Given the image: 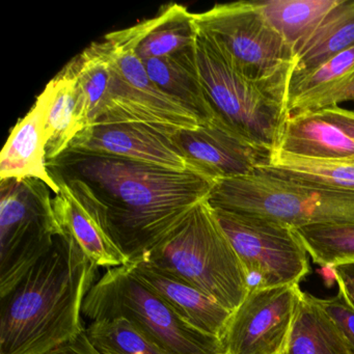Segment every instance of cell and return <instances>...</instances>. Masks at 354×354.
<instances>
[{
    "mask_svg": "<svg viewBox=\"0 0 354 354\" xmlns=\"http://www.w3.org/2000/svg\"><path fill=\"white\" fill-rule=\"evenodd\" d=\"M301 294L299 285L248 291L225 329V354H285Z\"/></svg>",
    "mask_w": 354,
    "mask_h": 354,
    "instance_id": "cell-11",
    "label": "cell"
},
{
    "mask_svg": "<svg viewBox=\"0 0 354 354\" xmlns=\"http://www.w3.org/2000/svg\"><path fill=\"white\" fill-rule=\"evenodd\" d=\"M53 92L55 84L50 80L28 115L12 129L0 154V181L36 179L44 182L53 194H59V184L47 165L45 138L47 111Z\"/></svg>",
    "mask_w": 354,
    "mask_h": 354,
    "instance_id": "cell-15",
    "label": "cell"
},
{
    "mask_svg": "<svg viewBox=\"0 0 354 354\" xmlns=\"http://www.w3.org/2000/svg\"><path fill=\"white\" fill-rule=\"evenodd\" d=\"M352 48H354V0H339L298 51L291 80L310 73Z\"/></svg>",
    "mask_w": 354,
    "mask_h": 354,
    "instance_id": "cell-21",
    "label": "cell"
},
{
    "mask_svg": "<svg viewBox=\"0 0 354 354\" xmlns=\"http://www.w3.org/2000/svg\"><path fill=\"white\" fill-rule=\"evenodd\" d=\"M82 315L92 322L125 319L162 354H225L223 339L180 316L129 264L106 269L86 295Z\"/></svg>",
    "mask_w": 354,
    "mask_h": 354,
    "instance_id": "cell-4",
    "label": "cell"
},
{
    "mask_svg": "<svg viewBox=\"0 0 354 354\" xmlns=\"http://www.w3.org/2000/svg\"><path fill=\"white\" fill-rule=\"evenodd\" d=\"M138 261L187 281L231 312L248 293L241 261L208 200Z\"/></svg>",
    "mask_w": 354,
    "mask_h": 354,
    "instance_id": "cell-3",
    "label": "cell"
},
{
    "mask_svg": "<svg viewBox=\"0 0 354 354\" xmlns=\"http://www.w3.org/2000/svg\"><path fill=\"white\" fill-rule=\"evenodd\" d=\"M55 165L86 181L104 202L113 241L129 263L179 227L216 184L192 169L171 171L117 157L67 153Z\"/></svg>",
    "mask_w": 354,
    "mask_h": 354,
    "instance_id": "cell-1",
    "label": "cell"
},
{
    "mask_svg": "<svg viewBox=\"0 0 354 354\" xmlns=\"http://www.w3.org/2000/svg\"><path fill=\"white\" fill-rule=\"evenodd\" d=\"M140 36L136 53L140 61L162 59L196 46L198 30L194 14L183 6L171 3L156 17L138 24Z\"/></svg>",
    "mask_w": 354,
    "mask_h": 354,
    "instance_id": "cell-20",
    "label": "cell"
},
{
    "mask_svg": "<svg viewBox=\"0 0 354 354\" xmlns=\"http://www.w3.org/2000/svg\"><path fill=\"white\" fill-rule=\"evenodd\" d=\"M173 140L190 169L214 182L243 177L268 162L271 152L258 148L215 118L196 129H178Z\"/></svg>",
    "mask_w": 354,
    "mask_h": 354,
    "instance_id": "cell-13",
    "label": "cell"
},
{
    "mask_svg": "<svg viewBox=\"0 0 354 354\" xmlns=\"http://www.w3.org/2000/svg\"><path fill=\"white\" fill-rule=\"evenodd\" d=\"M339 0L257 1L269 24L297 55Z\"/></svg>",
    "mask_w": 354,
    "mask_h": 354,
    "instance_id": "cell-24",
    "label": "cell"
},
{
    "mask_svg": "<svg viewBox=\"0 0 354 354\" xmlns=\"http://www.w3.org/2000/svg\"><path fill=\"white\" fill-rule=\"evenodd\" d=\"M196 61L216 117L263 150L279 148L287 120V95L240 73L221 47L198 32Z\"/></svg>",
    "mask_w": 354,
    "mask_h": 354,
    "instance_id": "cell-6",
    "label": "cell"
},
{
    "mask_svg": "<svg viewBox=\"0 0 354 354\" xmlns=\"http://www.w3.org/2000/svg\"><path fill=\"white\" fill-rule=\"evenodd\" d=\"M97 269L70 236L57 237L1 297L0 354H49L84 331L82 308Z\"/></svg>",
    "mask_w": 354,
    "mask_h": 354,
    "instance_id": "cell-2",
    "label": "cell"
},
{
    "mask_svg": "<svg viewBox=\"0 0 354 354\" xmlns=\"http://www.w3.org/2000/svg\"><path fill=\"white\" fill-rule=\"evenodd\" d=\"M345 101H354V86L347 93L345 97H344L343 102Z\"/></svg>",
    "mask_w": 354,
    "mask_h": 354,
    "instance_id": "cell-32",
    "label": "cell"
},
{
    "mask_svg": "<svg viewBox=\"0 0 354 354\" xmlns=\"http://www.w3.org/2000/svg\"><path fill=\"white\" fill-rule=\"evenodd\" d=\"M129 266L140 281L190 324L203 333L223 339L233 312L187 281L149 263L136 261L129 263Z\"/></svg>",
    "mask_w": 354,
    "mask_h": 354,
    "instance_id": "cell-16",
    "label": "cell"
},
{
    "mask_svg": "<svg viewBox=\"0 0 354 354\" xmlns=\"http://www.w3.org/2000/svg\"><path fill=\"white\" fill-rule=\"evenodd\" d=\"M296 230L316 264L329 269L354 262V223L308 225Z\"/></svg>",
    "mask_w": 354,
    "mask_h": 354,
    "instance_id": "cell-26",
    "label": "cell"
},
{
    "mask_svg": "<svg viewBox=\"0 0 354 354\" xmlns=\"http://www.w3.org/2000/svg\"><path fill=\"white\" fill-rule=\"evenodd\" d=\"M138 24L103 38L111 76L95 126L142 124L167 129H196L200 120L180 101L161 91L149 77L136 53Z\"/></svg>",
    "mask_w": 354,
    "mask_h": 354,
    "instance_id": "cell-7",
    "label": "cell"
},
{
    "mask_svg": "<svg viewBox=\"0 0 354 354\" xmlns=\"http://www.w3.org/2000/svg\"><path fill=\"white\" fill-rule=\"evenodd\" d=\"M322 308L339 325L349 347L350 353L354 354V310L346 301L341 292L335 297L320 299Z\"/></svg>",
    "mask_w": 354,
    "mask_h": 354,
    "instance_id": "cell-28",
    "label": "cell"
},
{
    "mask_svg": "<svg viewBox=\"0 0 354 354\" xmlns=\"http://www.w3.org/2000/svg\"><path fill=\"white\" fill-rule=\"evenodd\" d=\"M175 131L142 124L97 125L82 133L68 153L117 157L171 171H188L189 165L174 142Z\"/></svg>",
    "mask_w": 354,
    "mask_h": 354,
    "instance_id": "cell-14",
    "label": "cell"
},
{
    "mask_svg": "<svg viewBox=\"0 0 354 354\" xmlns=\"http://www.w3.org/2000/svg\"><path fill=\"white\" fill-rule=\"evenodd\" d=\"M258 169L283 178L354 194V160H312L273 151Z\"/></svg>",
    "mask_w": 354,
    "mask_h": 354,
    "instance_id": "cell-25",
    "label": "cell"
},
{
    "mask_svg": "<svg viewBox=\"0 0 354 354\" xmlns=\"http://www.w3.org/2000/svg\"><path fill=\"white\" fill-rule=\"evenodd\" d=\"M53 82L55 92L49 103L45 123L48 167L69 152L84 131L77 86L73 78L61 71Z\"/></svg>",
    "mask_w": 354,
    "mask_h": 354,
    "instance_id": "cell-23",
    "label": "cell"
},
{
    "mask_svg": "<svg viewBox=\"0 0 354 354\" xmlns=\"http://www.w3.org/2000/svg\"><path fill=\"white\" fill-rule=\"evenodd\" d=\"M213 209L241 261L248 291L299 285L310 272L308 254L297 230L258 215Z\"/></svg>",
    "mask_w": 354,
    "mask_h": 354,
    "instance_id": "cell-10",
    "label": "cell"
},
{
    "mask_svg": "<svg viewBox=\"0 0 354 354\" xmlns=\"http://www.w3.org/2000/svg\"><path fill=\"white\" fill-rule=\"evenodd\" d=\"M147 73L163 92L174 97L206 124L216 117L203 84L196 46L162 59L142 62Z\"/></svg>",
    "mask_w": 354,
    "mask_h": 354,
    "instance_id": "cell-19",
    "label": "cell"
},
{
    "mask_svg": "<svg viewBox=\"0 0 354 354\" xmlns=\"http://www.w3.org/2000/svg\"><path fill=\"white\" fill-rule=\"evenodd\" d=\"M318 113L325 121L333 124L354 142V111H346V109H339V106H335Z\"/></svg>",
    "mask_w": 354,
    "mask_h": 354,
    "instance_id": "cell-30",
    "label": "cell"
},
{
    "mask_svg": "<svg viewBox=\"0 0 354 354\" xmlns=\"http://www.w3.org/2000/svg\"><path fill=\"white\" fill-rule=\"evenodd\" d=\"M285 354H351L339 325L319 298L302 292Z\"/></svg>",
    "mask_w": 354,
    "mask_h": 354,
    "instance_id": "cell-22",
    "label": "cell"
},
{
    "mask_svg": "<svg viewBox=\"0 0 354 354\" xmlns=\"http://www.w3.org/2000/svg\"><path fill=\"white\" fill-rule=\"evenodd\" d=\"M194 18L198 32L214 40L240 73L288 98L295 53L257 1L219 3Z\"/></svg>",
    "mask_w": 354,
    "mask_h": 354,
    "instance_id": "cell-8",
    "label": "cell"
},
{
    "mask_svg": "<svg viewBox=\"0 0 354 354\" xmlns=\"http://www.w3.org/2000/svg\"><path fill=\"white\" fill-rule=\"evenodd\" d=\"M49 354H100L86 337V329L80 335Z\"/></svg>",
    "mask_w": 354,
    "mask_h": 354,
    "instance_id": "cell-31",
    "label": "cell"
},
{
    "mask_svg": "<svg viewBox=\"0 0 354 354\" xmlns=\"http://www.w3.org/2000/svg\"><path fill=\"white\" fill-rule=\"evenodd\" d=\"M50 174L59 186L53 205L62 235L70 236L96 266L111 269L129 264L113 241L109 209L97 192L80 178Z\"/></svg>",
    "mask_w": 354,
    "mask_h": 354,
    "instance_id": "cell-12",
    "label": "cell"
},
{
    "mask_svg": "<svg viewBox=\"0 0 354 354\" xmlns=\"http://www.w3.org/2000/svg\"><path fill=\"white\" fill-rule=\"evenodd\" d=\"M353 86L354 48H352L310 73L291 80L287 100L289 117L337 106Z\"/></svg>",
    "mask_w": 354,
    "mask_h": 354,
    "instance_id": "cell-17",
    "label": "cell"
},
{
    "mask_svg": "<svg viewBox=\"0 0 354 354\" xmlns=\"http://www.w3.org/2000/svg\"><path fill=\"white\" fill-rule=\"evenodd\" d=\"M211 206L258 215L294 229L354 223V194L313 185L257 169L250 175L217 181Z\"/></svg>",
    "mask_w": 354,
    "mask_h": 354,
    "instance_id": "cell-5",
    "label": "cell"
},
{
    "mask_svg": "<svg viewBox=\"0 0 354 354\" xmlns=\"http://www.w3.org/2000/svg\"><path fill=\"white\" fill-rule=\"evenodd\" d=\"M50 192L36 179L0 181V298L53 250L62 235Z\"/></svg>",
    "mask_w": 354,
    "mask_h": 354,
    "instance_id": "cell-9",
    "label": "cell"
},
{
    "mask_svg": "<svg viewBox=\"0 0 354 354\" xmlns=\"http://www.w3.org/2000/svg\"><path fill=\"white\" fill-rule=\"evenodd\" d=\"M329 270L339 285V292L354 310V262L335 265Z\"/></svg>",
    "mask_w": 354,
    "mask_h": 354,
    "instance_id": "cell-29",
    "label": "cell"
},
{
    "mask_svg": "<svg viewBox=\"0 0 354 354\" xmlns=\"http://www.w3.org/2000/svg\"><path fill=\"white\" fill-rule=\"evenodd\" d=\"M275 151L312 160H354V142L318 111L290 115Z\"/></svg>",
    "mask_w": 354,
    "mask_h": 354,
    "instance_id": "cell-18",
    "label": "cell"
},
{
    "mask_svg": "<svg viewBox=\"0 0 354 354\" xmlns=\"http://www.w3.org/2000/svg\"><path fill=\"white\" fill-rule=\"evenodd\" d=\"M86 333L100 354H162L123 318L91 322Z\"/></svg>",
    "mask_w": 354,
    "mask_h": 354,
    "instance_id": "cell-27",
    "label": "cell"
}]
</instances>
